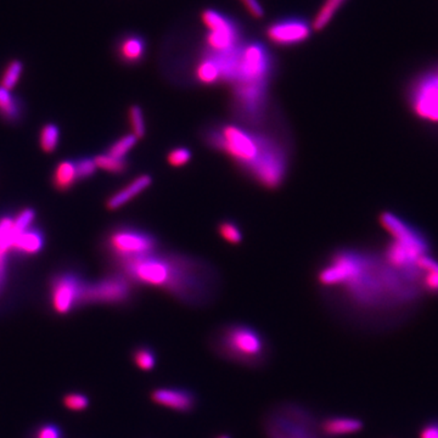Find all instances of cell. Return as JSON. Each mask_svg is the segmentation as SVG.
I'll return each instance as SVG.
<instances>
[{
	"label": "cell",
	"mask_w": 438,
	"mask_h": 438,
	"mask_svg": "<svg viewBox=\"0 0 438 438\" xmlns=\"http://www.w3.org/2000/svg\"><path fill=\"white\" fill-rule=\"evenodd\" d=\"M204 143L228 157L242 173L268 190L280 188L290 165V146L282 134L239 123L215 122L202 130Z\"/></svg>",
	"instance_id": "1"
},
{
	"label": "cell",
	"mask_w": 438,
	"mask_h": 438,
	"mask_svg": "<svg viewBox=\"0 0 438 438\" xmlns=\"http://www.w3.org/2000/svg\"><path fill=\"white\" fill-rule=\"evenodd\" d=\"M117 267L134 285L163 291L189 307H204L215 300L218 292L215 269L192 256L158 250Z\"/></svg>",
	"instance_id": "2"
},
{
	"label": "cell",
	"mask_w": 438,
	"mask_h": 438,
	"mask_svg": "<svg viewBox=\"0 0 438 438\" xmlns=\"http://www.w3.org/2000/svg\"><path fill=\"white\" fill-rule=\"evenodd\" d=\"M210 349L217 357L249 369H262L272 358L267 336L246 323H227L210 336Z\"/></svg>",
	"instance_id": "3"
},
{
	"label": "cell",
	"mask_w": 438,
	"mask_h": 438,
	"mask_svg": "<svg viewBox=\"0 0 438 438\" xmlns=\"http://www.w3.org/2000/svg\"><path fill=\"white\" fill-rule=\"evenodd\" d=\"M265 438H319V419L312 409L297 402H282L264 414Z\"/></svg>",
	"instance_id": "4"
},
{
	"label": "cell",
	"mask_w": 438,
	"mask_h": 438,
	"mask_svg": "<svg viewBox=\"0 0 438 438\" xmlns=\"http://www.w3.org/2000/svg\"><path fill=\"white\" fill-rule=\"evenodd\" d=\"M105 247L116 264L137 260L161 250L160 239L146 229L135 225H121L112 229L105 240Z\"/></svg>",
	"instance_id": "5"
},
{
	"label": "cell",
	"mask_w": 438,
	"mask_h": 438,
	"mask_svg": "<svg viewBox=\"0 0 438 438\" xmlns=\"http://www.w3.org/2000/svg\"><path fill=\"white\" fill-rule=\"evenodd\" d=\"M201 21L208 30L206 44L213 54L228 55L237 50L240 32L235 23L212 9L202 11Z\"/></svg>",
	"instance_id": "6"
},
{
	"label": "cell",
	"mask_w": 438,
	"mask_h": 438,
	"mask_svg": "<svg viewBox=\"0 0 438 438\" xmlns=\"http://www.w3.org/2000/svg\"><path fill=\"white\" fill-rule=\"evenodd\" d=\"M134 284L122 273L103 277L85 287V304H125L133 299Z\"/></svg>",
	"instance_id": "7"
},
{
	"label": "cell",
	"mask_w": 438,
	"mask_h": 438,
	"mask_svg": "<svg viewBox=\"0 0 438 438\" xmlns=\"http://www.w3.org/2000/svg\"><path fill=\"white\" fill-rule=\"evenodd\" d=\"M272 75V61L260 44L247 45L237 55L234 85L267 83Z\"/></svg>",
	"instance_id": "8"
},
{
	"label": "cell",
	"mask_w": 438,
	"mask_h": 438,
	"mask_svg": "<svg viewBox=\"0 0 438 438\" xmlns=\"http://www.w3.org/2000/svg\"><path fill=\"white\" fill-rule=\"evenodd\" d=\"M87 282L80 275L73 273L58 274L50 285L51 306L58 314H68L83 304Z\"/></svg>",
	"instance_id": "9"
},
{
	"label": "cell",
	"mask_w": 438,
	"mask_h": 438,
	"mask_svg": "<svg viewBox=\"0 0 438 438\" xmlns=\"http://www.w3.org/2000/svg\"><path fill=\"white\" fill-rule=\"evenodd\" d=\"M149 398L157 407L165 408L178 414L188 415L196 411L199 394L185 386H160L149 392Z\"/></svg>",
	"instance_id": "10"
},
{
	"label": "cell",
	"mask_w": 438,
	"mask_h": 438,
	"mask_svg": "<svg viewBox=\"0 0 438 438\" xmlns=\"http://www.w3.org/2000/svg\"><path fill=\"white\" fill-rule=\"evenodd\" d=\"M312 31V23H308L302 18H284L270 23L265 28V37L273 44L290 46L308 41Z\"/></svg>",
	"instance_id": "11"
},
{
	"label": "cell",
	"mask_w": 438,
	"mask_h": 438,
	"mask_svg": "<svg viewBox=\"0 0 438 438\" xmlns=\"http://www.w3.org/2000/svg\"><path fill=\"white\" fill-rule=\"evenodd\" d=\"M411 105L418 116L438 121V77L430 75L418 82L411 94Z\"/></svg>",
	"instance_id": "12"
},
{
	"label": "cell",
	"mask_w": 438,
	"mask_h": 438,
	"mask_svg": "<svg viewBox=\"0 0 438 438\" xmlns=\"http://www.w3.org/2000/svg\"><path fill=\"white\" fill-rule=\"evenodd\" d=\"M380 223L392 235L394 242L409 247L420 256L426 255L429 247L424 237H421L414 229L404 223L402 219L398 218L392 213H382L380 215Z\"/></svg>",
	"instance_id": "13"
},
{
	"label": "cell",
	"mask_w": 438,
	"mask_h": 438,
	"mask_svg": "<svg viewBox=\"0 0 438 438\" xmlns=\"http://www.w3.org/2000/svg\"><path fill=\"white\" fill-rule=\"evenodd\" d=\"M364 424L352 416H325L319 419V432L323 438H339L361 432Z\"/></svg>",
	"instance_id": "14"
},
{
	"label": "cell",
	"mask_w": 438,
	"mask_h": 438,
	"mask_svg": "<svg viewBox=\"0 0 438 438\" xmlns=\"http://www.w3.org/2000/svg\"><path fill=\"white\" fill-rule=\"evenodd\" d=\"M116 56L122 63L134 66L142 63L146 55V42L138 35H127L117 41Z\"/></svg>",
	"instance_id": "15"
},
{
	"label": "cell",
	"mask_w": 438,
	"mask_h": 438,
	"mask_svg": "<svg viewBox=\"0 0 438 438\" xmlns=\"http://www.w3.org/2000/svg\"><path fill=\"white\" fill-rule=\"evenodd\" d=\"M152 182H154V179L150 175L144 173V175H139L138 178L133 179L130 183L127 184L125 188H122L121 190L115 192L112 196L108 197V201H106V208L110 211L121 208L122 206L132 201L133 199L139 196L142 192L150 188Z\"/></svg>",
	"instance_id": "16"
},
{
	"label": "cell",
	"mask_w": 438,
	"mask_h": 438,
	"mask_svg": "<svg viewBox=\"0 0 438 438\" xmlns=\"http://www.w3.org/2000/svg\"><path fill=\"white\" fill-rule=\"evenodd\" d=\"M44 246V235L41 230L28 228L23 233L16 234L13 240L11 251L23 255H36Z\"/></svg>",
	"instance_id": "17"
},
{
	"label": "cell",
	"mask_w": 438,
	"mask_h": 438,
	"mask_svg": "<svg viewBox=\"0 0 438 438\" xmlns=\"http://www.w3.org/2000/svg\"><path fill=\"white\" fill-rule=\"evenodd\" d=\"M23 112V100L0 85V117L9 123H15L20 121Z\"/></svg>",
	"instance_id": "18"
},
{
	"label": "cell",
	"mask_w": 438,
	"mask_h": 438,
	"mask_svg": "<svg viewBox=\"0 0 438 438\" xmlns=\"http://www.w3.org/2000/svg\"><path fill=\"white\" fill-rule=\"evenodd\" d=\"M130 359L139 370L150 373L157 368L158 364V356L156 349L150 344H138L130 352Z\"/></svg>",
	"instance_id": "19"
},
{
	"label": "cell",
	"mask_w": 438,
	"mask_h": 438,
	"mask_svg": "<svg viewBox=\"0 0 438 438\" xmlns=\"http://www.w3.org/2000/svg\"><path fill=\"white\" fill-rule=\"evenodd\" d=\"M77 180L76 163L75 161L60 162L54 170L53 183L60 192H66L71 189Z\"/></svg>",
	"instance_id": "20"
},
{
	"label": "cell",
	"mask_w": 438,
	"mask_h": 438,
	"mask_svg": "<svg viewBox=\"0 0 438 438\" xmlns=\"http://www.w3.org/2000/svg\"><path fill=\"white\" fill-rule=\"evenodd\" d=\"M344 1L346 0H325L312 23L314 31H322L327 27L336 13L344 4Z\"/></svg>",
	"instance_id": "21"
},
{
	"label": "cell",
	"mask_w": 438,
	"mask_h": 438,
	"mask_svg": "<svg viewBox=\"0 0 438 438\" xmlns=\"http://www.w3.org/2000/svg\"><path fill=\"white\" fill-rule=\"evenodd\" d=\"M94 161L98 168L108 170L113 175H123L130 168L128 158H118V157L108 155L106 152L94 157Z\"/></svg>",
	"instance_id": "22"
},
{
	"label": "cell",
	"mask_w": 438,
	"mask_h": 438,
	"mask_svg": "<svg viewBox=\"0 0 438 438\" xmlns=\"http://www.w3.org/2000/svg\"><path fill=\"white\" fill-rule=\"evenodd\" d=\"M217 233L219 237L223 239L224 242L232 244V245H239L244 240V234L239 224L233 219H223L217 225Z\"/></svg>",
	"instance_id": "23"
},
{
	"label": "cell",
	"mask_w": 438,
	"mask_h": 438,
	"mask_svg": "<svg viewBox=\"0 0 438 438\" xmlns=\"http://www.w3.org/2000/svg\"><path fill=\"white\" fill-rule=\"evenodd\" d=\"M23 72V63L21 60L14 58L11 60L6 68L5 71L3 72V76H1V81H0V85L5 88V89L13 90L15 87L18 85V81L21 80Z\"/></svg>",
	"instance_id": "24"
},
{
	"label": "cell",
	"mask_w": 438,
	"mask_h": 438,
	"mask_svg": "<svg viewBox=\"0 0 438 438\" xmlns=\"http://www.w3.org/2000/svg\"><path fill=\"white\" fill-rule=\"evenodd\" d=\"M137 143H138V138L134 134L123 135L110 145V148L106 150V154L111 156L118 157V158H127L125 156L128 155V152L132 149L134 148Z\"/></svg>",
	"instance_id": "25"
},
{
	"label": "cell",
	"mask_w": 438,
	"mask_h": 438,
	"mask_svg": "<svg viewBox=\"0 0 438 438\" xmlns=\"http://www.w3.org/2000/svg\"><path fill=\"white\" fill-rule=\"evenodd\" d=\"M192 152L190 149L183 145H178L170 149L165 155V161L173 168H182L192 161Z\"/></svg>",
	"instance_id": "26"
},
{
	"label": "cell",
	"mask_w": 438,
	"mask_h": 438,
	"mask_svg": "<svg viewBox=\"0 0 438 438\" xmlns=\"http://www.w3.org/2000/svg\"><path fill=\"white\" fill-rule=\"evenodd\" d=\"M128 120L132 127V134H134L138 139H142L146 134V123L144 112L139 105H132L128 108Z\"/></svg>",
	"instance_id": "27"
},
{
	"label": "cell",
	"mask_w": 438,
	"mask_h": 438,
	"mask_svg": "<svg viewBox=\"0 0 438 438\" xmlns=\"http://www.w3.org/2000/svg\"><path fill=\"white\" fill-rule=\"evenodd\" d=\"M58 140H60V130L56 125L49 123L45 125L41 130V148L45 152H53L58 148Z\"/></svg>",
	"instance_id": "28"
},
{
	"label": "cell",
	"mask_w": 438,
	"mask_h": 438,
	"mask_svg": "<svg viewBox=\"0 0 438 438\" xmlns=\"http://www.w3.org/2000/svg\"><path fill=\"white\" fill-rule=\"evenodd\" d=\"M63 403L70 411H81L89 407L90 399L83 394H68L63 396Z\"/></svg>",
	"instance_id": "29"
},
{
	"label": "cell",
	"mask_w": 438,
	"mask_h": 438,
	"mask_svg": "<svg viewBox=\"0 0 438 438\" xmlns=\"http://www.w3.org/2000/svg\"><path fill=\"white\" fill-rule=\"evenodd\" d=\"M36 218V212L32 208H25L18 213V217L14 219V234L23 233L28 228H31L33 220Z\"/></svg>",
	"instance_id": "30"
},
{
	"label": "cell",
	"mask_w": 438,
	"mask_h": 438,
	"mask_svg": "<svg viewBox=\"0 0 438 438\" xmlns=\"http://www.w3.org/2000/svg\"><path fill=\"white\" fill-rule=\"evenodd\" d=\"M75 163H76L77 178H78V180L89 178L92 175H94L96 168H98L96 165H95L94 158H89V157L80 158L78 161H75Z\"/></svg>",
	"instance_id": "31"
},
{
	"label": "cell",
	"mask_w": 438,
	"mask_h": 438,
	"mask_svg": "<svg viewBox=\"0 0 438 438\" xmlns=\"http://www.w3.org/2000/svg\"><path fill=\"white\" fill-rule=\"evenodd\" d=\"M33 438H63V432L58 425L48 423L41 425L35 431Z\"/></svg>",
	"instance_id": "32"
},
{
	"label": "cell",
	"mask_w": 438,
	"mask_h": 438,
	"mask_svg": "<svg viewBox=\"0 0 438 438\" xmlns=\"http://www.w3.org/2000/svg\"><path fill=\"white\" fill-rule=\"evenodd\" d=\"M13 239H8V242H0V290L4 285L5 272H6V257L11 251Z\"/></svg>",
	"instance_id": "33"
},
{
	"label": "cell",
	"mask_w": 438,
	"mask_h": 438,
	"mask_svg": "<svg viewBox=\"0 0 438 438\" xmlns=\"http://www.w3.org/2000/svg\"><path fill=\"white\" fill-rule=\"evenodd\" d=\"M242 4L245 5L249 14L252 18H264V10L262 5L258 3V0H240Z\"/></svg>",
	"instance_id": "34"
},
{
	"label": "cell",
	"mask_w": 438,
	"mask_h": 438,
	"mask_svg": "<svg viewBox=\"0 0 438 438\" xmlns=\"http://www.w3.org/2000/svg\"><path fill=\"white\" fill-rule=\"evenodd\" d=\"M424 285L430 292H438V273H425Z\"/></svg>",
	"instance_id": "35"
},
{
	"label": "cell",
	"mask_w": 438,
	"mask_h": 438,
	"mask_svg": "<svg viewBox=\"0 0 438 438\" xmlns=\"http://www.w3.org/2000/svg\"><path fill=\"white\" fill-rule=\"evenodd\" d=\"M420 438H438V423H432L421 430Z\"/></svg>",
	"instance_id": "36"
},
{
	"label": "cell",
	"mask_w": 438,
	"mask_h": 438,
	"mask_svg": "<svg viewBox=\"0 0 438 438\" xmlns=\"http://www.w3.org/2000/svg\"><path fill=\"white\" fill-rule=\"evenodd\" d=\"M215 438H233V437H232V436H230V434H218V436H215Z\"/></svg>",
	"instance_id": "37"
},
{
	"label": "cell",
	"mask_w": 438,
	"mask_h": 438,
	"mask_svg": "<svg viewBox=\"0 0 438 438\" xmlns=\"http://www.w3.org/2000/svg\"><path fill=\"white\" fill-rule=\"evenodd\" d=\"M436 75H437V77H438V73H436Z\"/></svg>",
	"instance_id": "38"
},
{
	"label": "cell",
	"mask_w": 438,
	"mask_h": 438,
	"mask_svg": "<svg viewBox=\"0 0 438 438\" xmlns=\"http://www.w3.org/2000/svg\"><path fill=\"white\" fill-rule=\"evenodd\" d=\"M319 438H323V437H319Z\"/></svg>",
	"instance_id": "39"
}]
</instances>
